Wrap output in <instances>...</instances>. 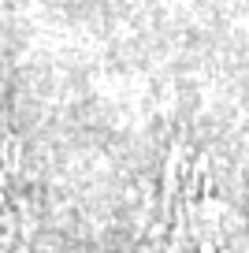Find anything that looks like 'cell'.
Masks as SVG:
<instances>
[{
  "instance_id": "6da1fadb",
  "label": "cell",
  "mask_w": 249,
  "mask_h": 253,
  "mask_svg": "<svg viewBox=\"0 0 249 253\" xmlns=\"http://www.w3.org/2000/svg\"><path fill=\"white\" fill-rule=\"evenodd\" d=\"M171 194L156 231V253H249L242 212L205 179V171L175 164Z\"/></svg>"
},
{
  "instance_id": "7a4b0ae2",
  "label": "cell",
  "mask_w": 249,
  "mask_h": 253,
  "mask_svg": "<svg viewBox=\"0 0 249 253\" xmlns=\"http://www.w3.org/2000/svg\"><path fill=\"white\" fill-rule=\"evenodd\" d=\"M8 201V149H4V134H0V209Z\"/></svg>"
}]
</instances>
